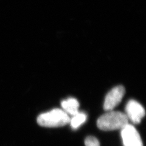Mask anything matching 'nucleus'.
Instances as JSON below:
<instances>
[{
    "label": "nucleus",
    "mask_w": 146,
    "mask_h": 146,
    "mask_svg": "<svg viewBox=\"0 0 146 146\" xmlns=\"http://www.w3.org/2000/svg\"><path fill=\"white\" fill-rule=\"evenodd\" d=\"M128 124L129 119L125 113L112 110L104 114L97 122L99 129L104 131L122 129Z\"/></svg>",
    "instance_id": "f257e3e1"
},
{
    "label": "nucleus",
    "mask_w": 146,
    "mask_h": 146,
    "mask_svg": "<svg viewBox=\"0 0 146 146\" xmlns=\"http://www.w3.org/2000/svg\"><path fill=\"white\" fill-rule=\"evenodd\" d=\"M70 121V118L68 114L58 108L41 114L37 117L38 124L45 127H62L68 124Z\"/></svg>",
    "instance_id": "f03ea898"
},
{
    "label": "nucleus",
    "mask_w": 146,
    "mask_h": 146,
    "mask_svg": "<svg viewBox=\"0 0 146 146\" xmlns=\"http://www.w3.org/2000/svg\"><path fill=\"white\" fill-rule=\"evenodd\" d=\"M125 88L123 86H115L111 89L105 98L104 108L106 111H111L121 102L125 94Z\"/></svg>",
    "instance_id": "7ed1b4c3"
},
{
    "label": "nucleus",
    "mask_w": 146,
    "mask_h": 146,
    "mask_svg": "<svg viewBox=\"0 0 146 146\" xmlns=\"http://www.w3.org/2000/svg\"><path fill=\"white\" fill-rule=\"evenodd\" d=\"M121 130V136L124 146H143L141 136L133 125L128 124Z\"/></svg>",
    "instance_id": "20e7f679"
},
{
    "label": "nucleus",
    "mask_w": 146,
    "mask_h": 146,
    "mask_svg": "<svg viewBox=\"0 0 146 146\" xmlns=\"http://www.w3.org/2000/svg\"><path fill=\"white\" fill-rule=\"evenodd\" d=\"M125 112L128 119L135 124L140 123L145 115L144 107L135 100H130L128 102L125 107Z\"/></svg>",
    "instance_id": "39448f33"
},
{
    "label": "nucleus",
    "mask_w": 146,
    "mask_h": 146,
    "mask_svg": "<svg viewBox=\"0 0 146 146\" xmlns=\"http://www.w3.org/2000/svg\"><path fill=\"white\" fill-rule=\"evenodd\" d=\"M63 110L68 115L74 116L78 113L79 103L75 98H69L66 100H63L61 103Z\"/></svg>",
    "instance_id": "423d86ee"
},
{
    "label": "nucleus",
    "mask_w": 146,
    "mask_h": 146,
    "mask_svg": "<svg viewBox=\"0 0 146 146\" xmlns=\"http://www.w3.org/2000/svg\"><path fill=\"white\" fill-rule=\"evenodd\" d=\"M86 120V115L84 113L79 112L76 115L72 116V118L70 119V124L72 129H77Z\"/></svg>",
    "instance_id": "0eeeda50"
},
{
    "label": "nucleus",
    "mask_w": 146,
    "mask_h": 146,
    "mask_svg": "<svg viewBox=\"0 0 146 146\" xmlns=\"http://www.w3.org/2000/svg\"><path fill=\"white\" fill-rule=\"evenodd\" d=\"M85 146H100L99 141L94 136H88L85 140Z\"/></svg>",
    "instance_id": "6e6552de"
}]
</instances>
